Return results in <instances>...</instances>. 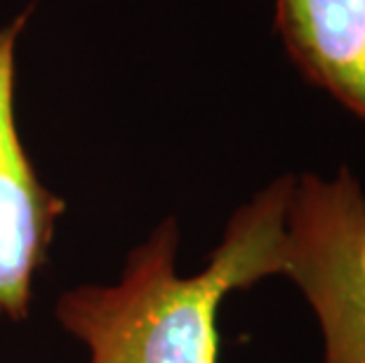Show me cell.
<instances>
[{"label": "cell", "mask_w": 365, "mask_h": 363, "mask_svg": "<svg viewBox=\"0 0 365 363\" xmlns=\"http://www.w3.org/2000/svg\"><path fill=\"white\" fill-rule=\"evenodd\" d=\"M294 177L283 175L229 220L203 272L180 276V231L168 218L128 255L115 285H78L57 300L59 326L88 363H217V312L234 290L281 274Z\"/></svg>", "instance_id": "obj_1"}, {"label": "cell", "mask_w": 365, "mask_h": 363, "mask_svg": "<svg viewBox=\"0 0 365 363\" xmlns=\"http://www.w3.org/2000/svg\"><path fill=\"white\" fill-rule=\"evenodd\" d=\"M323 335V363H365V191L349 168L294 177L283 267Z\"/></svg>", "instance_id": "obj_2"}, {"label": "cell", "mask_w": 365, "mask_h": 363, "mask_svg": "<svg viewBox=\"0 0 365 363\" xmlns=\"http://www.w3.org/2000/svg\"><path fill=\"white\" fill-rule=\"evenodd\" d=\"M26 17L0 31V316L24 319L64 200L38 180L14 118L17 41Z\"/></svg>", "instance_id": "obj_3"}, {"label": "cell", "mask_w": 365, "mask_h": 363, "mask_svg": "<svg viewBox=\"0 0 365 363\" xmlns=\"http://www.w3.org/2000/svg\"><path fill=\"white\" fill-rule=\"evenodd\" d=\"M276 31L309 83L365 118V0H276Z\"/></svg>", "instance_id": "obj_4"}]
</instances>
